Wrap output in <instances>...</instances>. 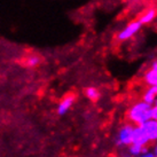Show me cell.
<instances>
[{"mask_svg":"<svg viewBox=\"0 0 157 157\" xmlns=\"http://www.w3.org/2000/svg\"><path fill=\"white\" fill-rule=\"evenodd\" d=\"M151 107L153 105L144 102V101L139 102L130 109L128 117L136 125H141L151 118Z\"/></svg>","mask_w":157,"mask_h":157,"instance_id":"cell-1","label":"cell"},{"mask_svg":"<svg viewBox=\"0 0 157 157\" xmlns=\"http://www.w3.org/2000/svg\"><path fill=\"white\" fill-rule=\"evenodd\" d=\"M149 142V139L144 130L141 125L136 127H133V134H132V142L131 144H139V146H146Z\"/></svg>","mask_w":157,"mask_h":157,"instance_id":"cell-2","label":"cell"},{"mask_svg":"<svg viewBox=\"0 0 157 157\" xmlns=\"http://www.w3.org/2000/svg\"><path fill=\"white\" fill-rule=\"evenodd\" d=\"M141 22L140 21H134V22L130 23L124 29V30L118 35V39L119 40H126V39H130L131 37L138 32L140 30V28H141Z\"/></svg>","mask_w":157,"mask_h":157,"instance_id":"cell-3","label":"cell"},{"mask_svg":"<svg viewBox=\"0 0 157 157\" xmlns=\"http://www.w3.org/2000/svg\"><path fill=\"white\" fill-rule=\"evenodd\" d=\"M141 126L146 132L149 141L157 140V119L150 118L147 122H144V124H141Z\"/></svg>","mask_w":157,"mask_h":157,"instance_id":"cell-4","label":"cell"},{"mask_svg":"<svg viewBox=\"0 0 157 157\" xmlns=\"http://www.w3.org/2000/svg\"><path fill=\"white\" fill-rule=\"evenodd\" d=\"M75 102V95H67L63 100L60 102V105L57 107V113L59 115H64L69 111V109L72 107Z\"/></svg>","mask_w":157,"mask_h":157,"instance_id":"cell-5","label":"cell"},{"mask_svg":"<svg viewBox=\"0 0 157 157\" xmlns=\"http://www.w3.org/2000/svg\"><path fill=\"white\" fill-rule=\"evenodd\" d=\"M132 134H133V127L131 125L124 126L119 132V142L123 144H131Z\"/></svg>","mask_w":157,"mask_h":157,"instance_id":"cell-6","label":"cell"},{"mask_svg":"<svg viewBox=\"0 0 157 157\" xmlns=\"http://www.w3.org/2000/svg\"><path fill=\"white\" fill-rule=\"evenodd\" d=\"M157 100V86H150L144 95V101L153 105Z\"/></svg>","mask_w":157,"mask_h":157,"instance_id":"cell-7","label":"cell"},{"mask_svg":"<svg viewBox=\"0 0 157 157\" xmlns=\"http://www.w3.org/2000/svg\"><path fill=\"white\" fill-rule=\"evenodd\" d=\"M144 82L149 86H157V69L151 68L144 75Z\"/></svg>","mask_w":157,"mask_h":157,"instance_id":"cell-8","label":"cell"},{"mask_svg":"<svg viewBox=\"0 0 157 157\" xmlns=\"http://www.w3.org/2000/svg\"><path fill=\"white\" fill-rule=\"evenodd\" d=\"M40 57L38 55H35V54H32V55H29V56L25 59V66L29 67V68H35L37 67L38 64L40 63Z\"/></svg>","mask_w":157,"mask_h":157,"instance_id":"cell-9","label":"cell"},{"mask_svg":"<svg viewBox=\"0 0 157 157\" xmlns=\"http://www.w3.org/2000/svg\"><path fill=\"white\" fill-rule=\"evenodd\" d=\"M155 16H156V10L150 9L149 12H147L142 17L140 18V22H141V24H147V23H150L154 18H155Z\"/></svg>","mask_w":157,"mask_h":157,"instance_id":"cell-10","label":"cell"},{"mask_svg":"<svg viewBox=\"0 0 157 157\" xmlns=\"http://www.w3.org/2000/svg\"><path fill=\"white\" fill-rule=\"evenodd\" d=\"M86 96H87L90 100L92 101H96L98 99H99V96H100V93H99V91L96 90V88L94 87H88L86 88Z\"/></svg>","mask_w":157,"mask_h":157,"instance_id":"cell-11","label":"cell"},{"mask_svg":"<svg viewBox=\"0 0 157 157\" xmlns=\"http://www.w3.org/2000/svg\"><path fill=\"white\" fill-rule=\"evenodd\" d=\"M131 153L133 155H139L140 153H146L147 151V149L144 148V146H139V144H131Z\"/></svg>","mask_w":157,"mask_h":157,"instance_id":"cell-12","label":"cell"},{"mask_svg":"<svg viewBox=\"0 0 157 157\" xmlns=\"http://www.w3.org/2000/svg\"><path fill=\"white\" fill-rule=\"evenodd\" d=\"M151 118L157 119V103H154V107H151Z\"/></svg>","mask_w":157,"mask_h":157,"instance_id":"cell-13","label":"cell"},{"mask_svg":"<svg viewBox=\"0 0 157 157\" xmlns=\"http://www.w3.org/2000/svg\"><path fill=\"white\" fill-rule=\"evenodd\" d=\"M154 156H157V146L155 147V150H154Z\"/></svg>","mask_w":157,"mask_h":157,"instance_id":"cell-14","label":"cell"},{"mask_svg":"<svg viewBox=\"0 0 157 157\" xmlns=\"http://www.w3.org/2000/svg\"><path fill=\"white\" fill-rule=\"evenodd\" d=\"M153 68H155V69H157V62H155L153 64Z\"/></svg>","mask_w":157,"mask_h":157,"instance_id":"cell-15","label":"cell"},{"mask_svg":"<svg viewBox=\"0 0 157 157\" xmlns=\"http://www.w3.org/2000/svg\"><path fill=\"white\" fill-rule=\"evenodd\" d=\"M155 103H157V100H156V102H155Z\"/></svg>","mask_w":157,"mask_h":157,"instance_id":"cell-16","label":"cell"}]
</instances>
